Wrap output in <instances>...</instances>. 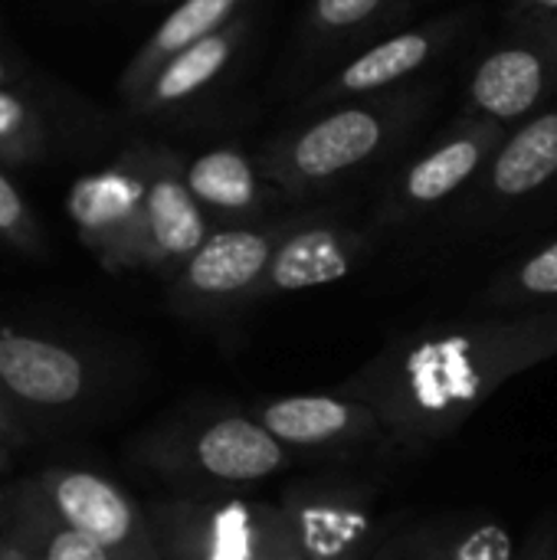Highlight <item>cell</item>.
I'll use <instances>...</instances> for the list:
<instances>
[{
	"instance_id": "obj_1",
	"label": "cell",
	"mask_w": 557,
	"mask_h": 560,
	"mask_svg": "<svg viewBox=\"0 0 557 560\" xmlns=\"http://www.w3.org/2000/svg\"><path fill=\"white\" fill-rule=\"evenodd\" d=\"M552 354H557V318L476 325L384 358L361 387H368L381 420L427 436L456 427L506 377Z\"/></svg>"
},
{
	"instance_id": "obj_2",
	"label": "cell",
	"mask_w": 557,
	"mask_h": 560,
	"mask_svg": "<svg viewBox=\"0 0 557 560\" xmlns=\"http://www.w3.org/2000/svg\"><path fill=\"white\" fill-rule=\"evenodd\" d=\"M430 92L397 89L387 95L318 108L315 118L272 138L259 167L289 197H305L387 158L427 115Z\"/></svg>"
},
{
	"instance_id": "obj_3",
	"label": "cell",
	"mask_w": 557,
	"mask_h": 560,
	"mask_svg": "<svg viewBox=\"0 0 557 560\" xmlns=\"http://www.w3.org/2000/svg\"><path fill=\"white\" fill-rule=\"evenodd\" d=\"M557 92V30H515V39L489 49L463 98V115L496 125H515L552 102Z\"/></svg>"
},
{
	"instance_id": "obj_4",
	"label": "cell",
	"mask_w": 557,
	"mask_h": 560,
	"mask_svg": "<svg viewBox=\"0 0 557 560\" xmlns=\"http://www.w3.org/2000/svg\"><path fill=\"white\" fill-rule=\"evenodd\" d=\"M177 560H305L282 505H187L174 518Z\"/></svg>"
},
{
	"instance_id": "obj_5",
	"label": "cell",
	"mask_w": 557,
	"mask_h": 560,
	"mask_svg": "<svg viewBox=\"0 0 557 560\" xmlns=\"http://www.w3.org/2000/svg\"><path fill=\"white\" fill-rule=\"evenodd\" d=\"M509 128L460 115V121L440 135L420 158H414L387 187L381 217L384 220H404L410 213L430 210L443 200H450L456 190H463L469 180H476L499 144L506 141Z\"/></svg>"
},
{
	"instance_id": "obj_6",
	"label": "cell",
	"mask_w": 557,
	"mask_h": 560,
	"mask_svg": "<svg viewBox=\"0 0 557 560\" xmlns=\"http://www.w3.org/2000/svg\"><path fill=\"white\" fill-rule=\"evenodd\" d=\"M460 33H463V16H443V20L401 30L387 39H378L364 52H358L351 62H345L312 95L309 105L332 108V105L361 102V98L404 89L407 79H414L417 72L430 69L440 56H446Z\"/></svg>"
},
{
	"instance_id": "obj_7",
	"label": "cell",
	"mask_w": 557,
	"mask_h": 560,
	"mask_svg": "<svg viewBox=\"0 0 557 560\" xmlns=\"http://www.w3.org/2000/svg\"><path fill=\"white\" fill-rule=\"evenodd\" d=\"M154 148H131L115 164L72 184L66 210L72 223L112 259H138L141 207Z\"/></svg>"
},
{
	"instance_id": "obj_8",
	"label": "cell",
	"mask_w": 557,
	"mask_h": 560,
	"mask_svg": "<svg viewBox=\"0 0 557 560\" xmlns=\"http://www.w3.org/2000/svg\"><path fill=\"white\" fill-rule=\"evenodd\" d=\"M210 236L204 207L184 180V167L174 151H151L148 190L138 230V259L148 262H187Z\"/></svg>"
},
{
	"instance_id": "obj_9",
	"label": "cell",
	"mask_w": 557,
	"mask_h": 560,
	"mask_svg": "<svg viewBox=\"0 0 557 560\" xmlns=\"http://www.w3.org/2000/svg\"><path fill=\"white\" fill-rule=\"evenodd\" d=\"M295 223L299 220L210 233L181 269L184 289L197 299H240L246 292H259L276 246Z\"/></svg>"
},
{
	"instance_id": "obj_10",
	"label": "cell",
	"mask_w": 557,
	"mask_h": 560,
	"mask_svg": "<svg viewBox=\"0 0 557 560\" xmlns=\"http://www.w3.org/2000/svg\"><path fill=\"white\" fill-rule=\"evenodd\" d=\"M282 512L305 560H364L374 535V515L361 492L302 486L289 492Z\"/></svg>"
},
{
	"instance_id": "obj_11",
	"label": "cell",
	"mask_w": 557,
	"mask_h": 560,
	"mask_svg": "<svg viewBox=\"0 0 557 560\" xmlns=\"http://www.w3.org/2000/svg\"><path fill=\"white\" fill-rule=\"evenodd\" d=\"M364 253H368L364 233L335 226V223L299 220L276 246V256H272L256 295L302 292V289L338 282L358 266V259Z\"/></svg>"
},
{
	"instance_id": "obj_12",
	"label": "cell",
	"mask_w": 557,
	"mask_h": 560,
	"mask_svg": "<svg viewBox=\"0 0 557 560\" xmlns=\"http://www.w3.org/2000/svg\"><path fill=\"white\" fill-rule=\"evenodd\" d=\"M250 26H253L250 13H243L233 23H227L223 30H217L213 36L187 46L174 59H167L148 79V85L128 98L131 115H161V112L181 108L190 98H197L200 92H207L213 82L223 79V72L243 52V46L250 39Z\"/></svg>"
},
{
	"instance_id": "obj_13",
	"label": "cell",
	"mask_w": 557,
	"mask_h": 560,
	"mask_svg": "<svg viewBox=\"0 0 557 560\" xmlns=\"http://www.w3.org/2000/svg\"><path fill=\"white\" fill-rule=\"evenodd\" d=\"M256 420L282 446H299V450L345 446V443L371 436L381 427V417L371 404L325 397V394L282 397L272 404H263Z\"/></svg>"
},
{
	"instance_id": "obj_14",
	"label": "cell",
	"mask_w": 557,
	"mask_h": 560,
	"mask_svg": "<svg viewBox=\"0 0 557 560\" xmlns=\"http://www.w3.org/2000/svg\"><path fill=\"white\" fill-rule=\"evenodd\" d=\"M194 459L204 476L230 486L263 482L289 463L286 446L250 417H223L204 427L194 443Z\"/></svg>"
},
{
	"instance_id": "obj_15",
	"label": "cell",
	"mask_w": 557,
	"mask_h": 560,
	"mask_svg": "<svg viewBox=\"0 0 557 560\" xmlns=\"http://www.w3.org/2000/svg\"><path fill=\"white\" fill-rule=\"evenodd\" d=\"M250 7V0H181L164 20L161 26L141 43V49L131 56V62L121 72V95L125 102L131 95H138L148 79L177 52H184L187 46L213 36L217 30H223L227 23H233L236 16H243Z\"/></svg>"
},
{
	"instance_id": "obj_16",
	"label": "cell",
	"mask_w": 557,
	"mask_h": 560,
	"mask_svg": "<svg viewBox=\"0 0 557 560\" xmlns=\"http://www.w3.org/2000/svg\"><path fill=\"white\" fill-rule=\"evenodd\" d=\"M557 177V108L525 118L506 135L483 171L486 190L496 200H522Z\"/></svg>"
},
{
	"instance_id": "obj_17",
	"label": "cell",
	"mask_w": 557,
	"mask_h": 560,
	"mask_svg": "<svg viewBox=\"0 0 557 560\" xmlns=\"http://www.w3.org/2000/svg\"><path fill=\"white\" fill-rule=\"evenodd\" d=\"M0 381L30 404H69L82 394V361L53 341L3 335L0 338Z\"/></svg>"
},
{
	"instance_id": "obj_18",
	"label": "cell",
	"mask_w": 557,
	"mask_h": 560,
	"mask_svg": "<svg viewBox=\"0 0 557 560\" xmlns=\"http://www.w3.org/2000/svg\"><path fill=\"white\" fill-rule=\"evenodd\" d=\"M56 509L66 528L95 538L108 551H125L141 538L131 502L92 472L62 476L56 482Z\"/></svg>"
},
{
	"instance_id": "obj_19",
	"label": "cell",
	"mask_w": 557,
	"mask_h": 560,
	"mask_svg": "<svg viewBox=\"0 0 557 560\" xmlns=\"http://www.w3.org/2000/svg\"><path fill=\"white\" fill-rule=\"evenodd\" d=\"M184 180L204 210L220 217H253L266 203V177L240 148H210L184 167Z\"/></svg>"
},
{
	"instance_id": "obj_20",
	"label": "cell",
	"mask_w": 557,
	"mask_h": 560,
	"mask_svg": "<svg viewBox=\"0 0 557 560\" xmlns=\"http://www.w3.org/2000/svg\"><path fill=\"white\" fill-rule=\"evenodd\" d=\"M410 3L414 0H312L302 26V43L309 52H325L338 43L387 26Z\"/></svg>"
},
{
	"instance_id": "obj_21",
	"label": "cell",
	"mask_w": 557,
	"mask_h": 560,
	"mask_svg": "<svg viewBox=\"0 0 557 560\" xmlns=\"http://www.w3.org/2000/svg\"><path fill=\"white\" fill-rule=\"evenodd\" d=\"M46 151V121L16 92L0 89V161L30 164Z\"/></svg>"
},
{
	"instance_id": "obj_22",
	"label": "cell",
	"mask_w": 557,
	"mask_h": 560,
	"mask_svg": "<svg viewBox=\"0 0 557 560\" xmlns=\"http://www.w3.org/2000/svg\"><path fill=\"white\" fill-rule=\"evenodd\" d=\"M423 560H512V535L502 525H473L460 535L437 538Z\"/></svg>"
},
{
	"instance_id": "obj_23",
	"label": "cell",
	"mask_w": 557,
	"mask_h": 560,
	"mask_svg": "<svg viewBox=\"0 0 557 560\" xmlns=\"http://www.w3.org/2000/svg\"><path fill=\"white\" fill-rule=\"evenodd\" d=\"M519 289L525 295H557V240L548 243L542 253H535L522 269H519Z\"/></svg>"
},
{
	"instance_id": "obj_24",
	"label": "cell",
	"mask_w": 557,
	"mask_h": 560,
	"mask_svg": "<svg viewBox=\"0 0 557 560\" xmlns=\"http://www.w3.org/2000/svg\"><path fill=\"white\" fill-rule=\"evenodd\" d=\"M46 560H115L105 545H98L95 538L76 532V528H62L49 548H46Z\"/></svg>"
},
{
	"instance_id": "obj_25",
	"label": "cell",
	"mask_w": 557,
	"mask_h": 560,
	"mask_svg": "<svg viewBox=\"0 0 557 560\" xmlns=\"http://www.w3.org/2000/svg\"><path fill=\"white\" fill-rule=\"evenodd\" d=\"M33 230L30 223V210L20 197V190L7 180V174L0 171V233L3 236H16L23 240Z\"/></svg>"
},
{
	"instance_id": "obj_26",
	"label": "cell",
	"mask_w": 557,
	"mask_h": 560,
	"mask_svg": "<svg viewBox=\"0 0 557 560\" xmlns=\"http://www.w3.org/2000/svg\"><path fill=\"white\" fill-rule=\"evenodd\" d=\"M509 16L515 30H557V0H512Z\"/></svg>"
},
{
	"instance_id": "obj_27",
	"label": "cell",
	"mask_w": 557,
	"mask_h": 560,
	"mask_svg": "<svg viewBox=\"0 0 557 560\" xmlns=\"http://www.w3.org/2000/svg\"><path fill=\"white\" fill-rule=\"evenodd\" d=\"M13 75H10V69H7V62L0 59V89H7V82H10Z\"/></svg>"
},
{
	"instance_id": "obj_28",
	"label": "cell",
	"mask_w": 557,
	"mask_h": 560,
	"mask_svg": "<svg viewBox=\"0 0 557 560\" xmlns=\"http://www.w3.org/2000/svg\"><path fill=\"white\" fill-rule=\"evenodd\" d=\"M532 560H557V558L548 551V555H538V558H532Z\"/></svg>"
},
{
	"instance_id": "obj_29",
	"label": "cell",
	"mask_w": 557,
	"mask_h": 560,
	"mask_svg": "<svg viewBox=\"0 0 557 560\" xmlns=\"http://www.w3.org/2000/svg\"><path fill=\"white\" fill-rule=\"evenodd\" d=\"M414 3H433V0H414Z\"/></svg>"
}]
</instances>
